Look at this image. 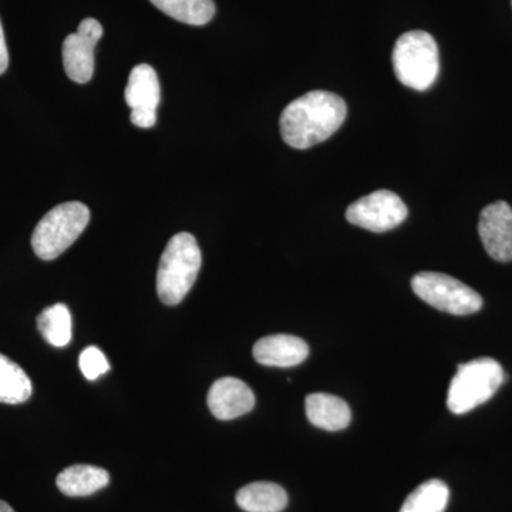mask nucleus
Segmentation results:
<instances>
[{
    "label": "nucleus",
    "mask_w": 512,
    "mask_h": 512,
    "mask_svg": "<svg viewBox=\"0 0 512 512\" xmlns=\"http://www.w3.org/2000/svg\"><path fill=\"white\" fill-rule=\"evenodd\" d=\"M412 288L421 301L451 315H473L483 308L480 293L440 272H420L412 279Z\"/></svg>",
    "instance_id": "nucleus-6"
},
{
    "label": "nucleus",
    "mask_w": 512,
    "mask_h": 512,
    "mask_svg": "<svg viewBox=\"0 0 512 512\" xmlns=\"http://www.w3.org/2000/svg\"><path fill=\"white\" fill-rule=\"evenodd\" d=\"M103 36V26L96 19H84L73 35L63 43L64 72L76 83H87L94 73V49Z\"/></svg>",
    "instance_id": "nucleus-8"
},
{
    "label": "nucleus",
    "mask_w": 512,
    "mask_h": 512,
    "mask_svg": "<svg viewBox=\"0 0 512 512\" xmlns=\"http://www.w3.org/2000/svg\"><path fill=\"white\" fill-rule=\"evenodd\" d=\"M306 417L313 426L326 431L345 430L352 420L349 404L332 394L315 393L306 397Z\"/></svg>",
    "instance_id": "nucleus-12"
},
{
    "label": "nucleus",
    "mask_w": 512,
    "mask_h": 512,
    "mask_svg": "<svg viewBox=\"0 0 512 512\" xmlns=\"http://www.w3.org/2000/svg\"><path fill=\"white\" fill-rule=\"evenodd\" d=\"M237 504L245 512H282L288 505V494L281 485L258 481L238 491Z\"/></svg>",
    "instance_id": "nucleus-15"
},
{
    "label": "nucleus",
    "mask_w": 512,
    "mask_h": 512,
    "mask_svg": "<svg viewBox=\"0 0 512 512\" xmlns=\"http://www.w3.org/2000/svg\"><path fill=\"white\" fill-rule=\"evenodd\" d=\"M208 407L218 420H232L251 412L255 396L251 387L235 377H222L208 392Z\"/></svg>",
    "instance_id": "nucleus-10"
},
{
    "label": "nucleus",
    "mask_w": 512,
    "mask_h": 512,
    "mask_svg": "<svg viewBox=\"0 0 512 512\" xmlns=\"http://www.w3.org/2000/svg\"><path fill=\"white\" fill-rule=\"evenodd\" d=\"M450 490L441 480H429L419 485L404 501L399 512H444Z\"/></svg>",
    "instance_id": "nucleus-19"
},
{
    "label": "nucleus",
    "mask_w": 512,
    "mask_h": 512,
    "mask_svg": "<svg viewBox=\"0 0 512 512\" xmlns=\"http://www.w3.org/2000/svg\"><path fill=\"white\" fill-rule=\"evenodd\" d=\"M393 67L399 82L413 90L430 89L440 72L439 47L430 33L413 30L397 39Z\"/></svg>",
    "instance_id": "nucleus-3"
},
{
    "label": "nucleus",
    "mask_w": 512,
    "mask_h": 512,
    "mask_svg": "<svg viewBox=\"0 0 512 512\" xmlns=\"http://www.w3.org/2000/svg\"><path fill=\"white\" fill-rule=\"evenodd\" d=\"M32 393V382L25 370L0 353V403H25Z\"/></svg>",
    "instance_id": "nucleus-16"
},
{
    "label": "nucleus",
    "mask_w": 512,
    "mask_h": 512,
    "mask_svg": "<svg viewBox=\"0 0 512 512\" xmlns=\"http://www.w3.org/2000/svg\"><path fill=\"white\" fill-rule=\"evenodd\" d=\"M79 365L84 377L89 380H96L97 377L103 376L104 373L110 370L109 360L96 346H90V348L83 350Z\"/></svg>",
    "instance_id": "nucleus-20"
},
{
    "label": "nucleus",
    "mask_w": 512,
    "mask_h": 512,
    "mask_svg": "<svg viewBox=\"0 0 512 512\" xmlns=\"http://www.w3.org/2000/svg\"><path fill=\"white\" fill-rule=\"evenodd\" d=\"M131 123L140 128H151L156 126L157 113H143V111H131Z\"/></svg>",
    "instance_id": "nucleus-21"
},
{
    "label": "nucleus",
    "mask_w": 512,
    "mask_h": 512,
    "mask_svg": "<svg viewBox=\"0 0 512 512\" xmlns=\"http://www.w3.org/2000/svg\"><path fill=\"white\" fill-rule=\"evenodd\" d=\"M348 107L338 94L313 90L291 101L282 111L281 134L289 147L306 150L336 133Z\"/></svg>",
    "instance_id": "nucleus-1"
},
{
    "label": "nucleus",
    "mask_w": 512,
    "mask_h": 512,
    "mask_svg": "<svg viewBox=\"0 0 512 512\" xmlns=\"http://www.w3.org/2000/svg\"><path fill=\"white\" fill-rule=\"evenodd\" d=\"M90 221V211L83 202H63L47 212L36 225L32 247L43 261H53L72 247Z\"/></svg>",
    "instance_id": "nucleus-5"
},
{
    "label": "nucleus",
    "mask_w": 512,
    "mask_h": 512,
    "mask_svg": "<svg viewBox=\"0 0 512 512\" xmlns=\"http://www.w3.org/2000/svg\"><path fill=\"white\" fill-rule=\"evenodd\" d=\"M0 512H15V510L5 501H0Z\"/></svg>",
    "instance_id": "nucleus-23"
},
{
    "label": "nucleus",
    "mask_w": 512,
    "mask_h": 512,
    "mask_svg": "<svg viewBox=\"0 0 512 512\" xmlns=\"http://www.w3.org/2000/svg\"><path fill=\"white\" fill-rule=\"evenodd\" d=\"M124 97L131 111L157 113L160 104V82L156 70L150 64H138L131 70Z\"/></svg>",
    "instance_id": "nucleus-13"
},
{
    "label": "nucleus",
    "mask_w": 512,
    "mask_h": 512,
    "mask_svg": "<svg viewBox=\"0 0 512 512\" xmlns=\"http://www.w3.org/2000/svg\"><path fill=\"white\" fill-rule=\"evenodd\" d=\"M504 382L503 367L491 357L463 363L448 387V410L454 414L471 412L488 402Z\"/></svg>",
    "instance_id": "nucleus-4"
},
{
    "label": "nucleus",
    "mask_w": 512,
    "mask_h": 512,
    "mask_svg": "<svg viewBox=\"0 0 512 512\" xmlns=\"http://www.w3.org/2000/svg\"><path fill=\"white\" fill-rule=\"evenodd\" d=\"M202 264L197 239L180 232L168 241L157 271V293L164 305H178L191 291Z\"/></svg>",
    "instance_id": "nucleus-2"
},
{
    "label": "nucleus",
    "mask_w": 512,
    "mask_h": 512,
    "mask_svg": "<svg viewBox=\"0 0 512 512\" xmlns=\"http://www.w3.org/2000/svg\"><path fill=\"white\" fill-rule=\"evenodd\" d=\"M9 66V52L6 46L5 32H3L2 22H0V74L6 72Z\"/></svg>",
    "instance_id": "nucleus-22"
},
{
    "label": "nucleus",
    "mask_w": 512,
    "mask_h": 512,
    "mask_svg": "<svg viewBox=\"0 0 512 512\" xmlns=\"http://www.w3.org/2000/svg\"><path fill=\"white\" fill-rule=\"evenodd\" d=\"M110 483V474L104 468L76 464L64 468L56 478L57 488L67 497H87L103 490Z\"/></svg>",
    "instance_id": "nucleus-14"
},
{
    "label": "nucleus",
    "mask_w": 512,
    "mask_h": 512,
    "mask_svg": "<svg viewBox=\"0 0 512 512\" xmlns=\"http://www.w3.org/2000/svg\"><path fill=\"white\" fill-rule=\"evenodd\" d=\"M40 335L56 348H64L72 340V315L63 303H56L40 313L37 318Z\"/></svg>",
    "instance_id": "nucleus-18"
},
{
    "label": "nucleus",
    "mask_w": 512,
    "mask_h": 512,
    "mask_svg": "<svg viewBox=\"0 0 512 512\" xmlns=\"http://www.w3.org/2000/svg\"><path fill=\"white\" fill-rule=\"evenodd\" d=\"M478 234L491 258L512 261V208L507 202H494L481 211Z\"/></svg>",
    "instance_id": "nucleus-9"
},
{
    "label": "nucleus",
    "mask_w": 512,
    "mask_h": 512,
    "mask_svg": "<svg viewBox=\"0 0 512 512\" xmlns=\"http://www.w3.org/2000/svg\"><path fill=\"white\" fill-rule=\"evenodd\" d=\"M309 356L305 340L292 335H272L259 339L254 346V357L259 365L292 367L301 365Z\"/></svg>",
    "instance_id": "nucleus-11"
},
{
    "label": "nucleus",
    "mask_w": 512,
    "mask_h": 512,
    "mask_svg": "<svg viewBox=\"0 0 512 512\" xmlns=\"http://www.w3.org/2000/svg\"><path fill=\"white\" fill-rule=\"evenodd\" d=\"M407 214L406 204L396 192L379 190L350 204L346 218L367 231L386 232L399 227Z\"/></svg>",
    "instance_id": "nucleus-7"
},
{
    "label": "nucleus",
    "mask_w": 512,
    "mask_h": 512,
    "mask_svg": "<svg viewBox=\"0 0 512 512\" xmlns=\"http://www.w3.org/2000/svg\"><path fill=\"white\" fill-rule=\"evenodd\" d=\"M165 15L185 25L204 26L215 15L214 0H150Z\"/></svg>",
    "instance_id": "nucleus-17"
}]
</instances>
